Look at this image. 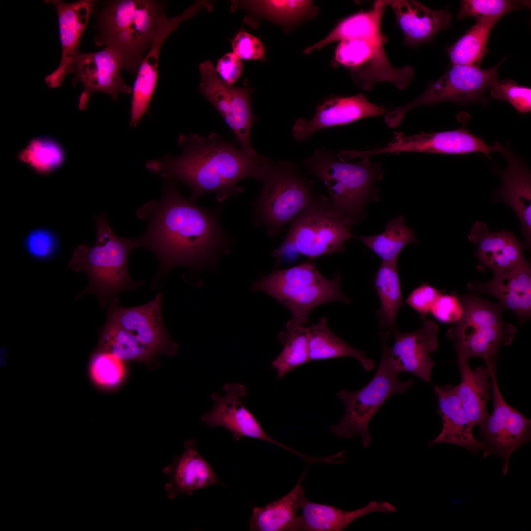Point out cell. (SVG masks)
Returning a JSON list of instances; mask_svg holds the SVG:
<instances>
[{"instance_id": "29", "label": "cell", "mask_w": 531, "mask_h": 531, "mask_svg": "<svg viewBox=\"0 0 531 531\" xmlns=\"http://www.w3.org/2000/svg\"><path fill=\"white\" fill-rule=\"evenodd\" d=\"M387 2L395 13L407 45L431 42L439 31L450 25L451 16L447 10L432 9L412 0H387Z\"/></svg>"}, {"instance_id": "13", "label": "cell", "mask_w": 531, "mask_h": 531, "mask_svg": "<svg viewBox=\"0 0 531 531\" xmlns=\"http://www.w3.org/2000/svg\"><path fill=\"white\" fill-rule=\"evenodd\" d=\"M381 24L371 28L361 37L340 41L335 59L351 68L354 82L362 89L370 90L377 82L387 81L396 85L403 71L392 66L385 52Z\"/></svg>"}, {"instance_id": "10", "label": "cell", "mask_w": 531, "mask_h": 531, "mask_svg": "<svg viewBox=\"0 0 531 531\" xmlns=\"http://www.w3.org/2000/svg\"><path fill=\"white\" fill-rule=\"evenodd\" d=\"M329 204L328 198L290 224L284 240L272 252L278 262L291 252L316 258L344 251L345 243L354 236L349 226L331 213Z\"/></svg>"}, {"instance_id": "30", "label": "cell", "mask_w": 531, "mask_h": 531, "mask_svg": "<svg viewBox=\"0 0 531 531\" xmlns=\"http://www.w3.org/2000/svg\"><path fill=\"white\" fill-rule=\"evenodd\" d=\"M457 364L461 381L456 386V391L467 416L472 428L484 421L489 416L487 403L490 399V372L488 366L472 370L468 359L457 354Z\"/></svg>"}, {"instance_id": "31", "label": "cell", "mask_w": 531, "mask_h": 531, "mask_svg": "<svg viewBox=\"0 0 531 531\" xmlns=\"http://www.w3.org/2000/svg\"><path fill=\"white\" fill-rule=\"evenodd\" d=\"M306 469L295 486L283 497L264 507H254L249 521L251 531H292L298 517L305 490Z\"/></svg>"}, {"instance_id": "16", "label": "cell", "mask_w": 531, "mask_h": 531, "mask_svg": "<svg viewBox=\"0 0 531 531\" xmlns=\"http://www.w3.org/2000/svg\"><path fill=\"white\" fill-rule=\"evenodd\" d=\"M394 135L393 139L386 146L365 151H355V157L369 158L384 153L413 152L448 154L480 152L489 157L493 152H501L502 147L498 142L488 145L482 138L464 128L411 136H406L402 132Z\"/></svg>"}, {"instance_id": "18", "label": "cell", "mask_w": 531, "mask_h": 531, "mask_svg": "<svg viewBox=\"0 0 531 531\" xmlns=\"http://www.w3.org/2000/svg\"><path fill=\"white\" fill-rule=\"evenodd\" d=\"M123 69L121 59L109 48L96 52H81L75 61V76L72 80L74 86L80 83L84 88L78 99L79 109L85 110L91 94L95 92L106 93L113 101L121 93H132V88L122 77Z\"/></svg>"}, {"instance_id": "19", "label": "cell", "mask_w": 531, "mask_h": 531, "mask_svg": "<svg viewBox=\"0 0 531 531\" xmlns=\"http://www.w3.org/2000/svg\"><path fill=\"white\" fill-rule=\"evenodd\" d=\"M163 294L159 292L151 301L137 306L122 307L119 302L109 304L107 319L131 333L138 341L157 354L172 357L178 345L170 337L163 322Z\"/></svg>"}, {"instance_id": "35", "label": "cell", "mask_w": 531, "mask_h": 531, "mask_svg": "<svg viewBox=\"0 0 531 531\" xmlns=\"http://www.w3.org/2000/svg\"><path fill=\"white\" fill-rule=\"evenodd\" d=\"M278 340L283 349L271 362L281 379L287 373L310 362L308 327L290 320L285 329L279 332Z\"/></svg>"}, {"instance_id": "8", "label": "cell", "mask_w": 531, "mask_h": 531, "mask_svg": "<svg viewBox=\"0 0 531 531\" xmlns=\"http://www.w3.org/2000/svg\"><path fill=\"white\" fill-rule=\"evenodd\" d=\"M461 301L463 316L449 329L447 337L454 341L457 354L496 365L500 348L512 344L516 327L502 321L504 309L499 304L473 295L465 296Z\"/></svg>"}, {"instance_id": "3", "label": "cell", "mask_w": 531, "mask_h": 531, "mask_svg": "<svg viewBox=\"0 0 531 531\" xmlns=\"http://www.w3.org/2000/svg\"><path fill=\"white\" fill-rule=\"evenodd\" d=\"M97 13V46L114 51L124 69L136 74L166 17L163 2L156 0H113L102 2Z\"/></svg>"}, {"instance_id": "7", "label": "cell", "mask_w": 531, "mask_h": 531, "mask_svg": "<svg viewBox=\"0 0 531 531\" xmlns=\"http://www.w3.org/2000/svg\"><path fill=\"white\" fill-rule=\"evenodd\" d=\"M340 276L324 277L315 264L306 262L291 268L277 270L255 281L253 291H262L286 307L291 319L305 325L310 312L317 307L332 301L350 302L342 293Z\"/></svg>"}, {"instance_id": "14", "label": "cell", "mask_w": 531, "mask_h": 531, "mask_svg": "<svg viewBox=\"0 0 531 531\" xmlns=\"http://www.w3.org/2000/svg\"><path fill=\"white\" fill-rule=\"evenodd\" d=\"M490 372L493 409L492 413L479 424V434L487 444L486 457L491 454L503 461L502 472L506 475L511 455L530 442L531 420L504 400L499 390L496 365H486Z\"/></svg>"}, {"instance_id": "21", "label": "cell", "mask_w": 531, "mask_h": 531, "mask_svg": "<svg viewBox=\"0 0 531 531\" xmlns=\"http://www.w3.org/2000/svg\"><path fill=\"white\" fill-rule=\"evenodd\" d=\"M201 10L196 3L180 15L163 21L148 52L142 61L132 88L130 125L137 126L143 116L148 112L154 94L158 78L159 57L161 48L166 38L184 21L194 17Z\"/></svg>"}, {"instance_id": "25", "label": "cell", "mask_w": 531, "mask_h": 531, "mask_svg": "<svg viewBox=\"0 0 531 531\" xmlns=\"http://www.w3.org/2000/svg\"><path fill=\"white\" fill-rule=\"evenodd\" d=\"M162 472L169 477L165 490L171 500L214 485H223L211 465L198 452L194 439L185 442L182 452L175 456Z\"/></svg>"}, {"instance_id": "6", "label": "cell", "mask_w": 531, "mask_h": 531, "mask_svg": "<svg viewBox=\"0 0 531 531\" xmlns=\"http://www.w3.org/2000/svg\"><path fill=\"white\" fill-rule=\"evenodd\" d=\"M262 187L251 204L255 226H264L274 238L287 224L328 198L315 191L312 181L289 161L273 162L262 179Z\"/></svg>"}, {"instance_id": "17", "label": "cell", "mask_w": 531, "mask_h": 531, "mask_svg": "<svg viewBox=\"0 0 531 531\" xmlns=\"http://www.w3.org/2000/svg\"><path fill=\"white\" fill-rule=\"evenodd\" d=\"M223 390L225 392L223 396L217 393L211 395L214 407L201 417V420L207 426L226 429L232 434L236 441L244 437L256 439L277 445L303 460L306 459V455L280 442L264 431L242 402L243 398L248 393L245 385L227 383L223 387Z\"/></svg>"}, {"instance_id": "38", "label": "cell", "mask_w": 531, "mask_h": 531, "mask_svg": "<svg viewBox=\"0 0 531 531\" xmlns=\"http://www.w3.org/2000/svg\"><path fill=\"white\" fill-rule=\"evenodd\" d=\"M387 0L376 1L370 10L356 13L341 21L324 39L304 50L308 54L335 41L359 38L375 23L381 21Z\"/></svg>"}, {"instance_id": "46", "label": "cell", "mask_w": 531, "mask_h": 531, "mask_svg": "<svg viewBox=\"0 0 531 531\" xmlns=\"http://www.w3.org/2000/svg\"><path fill=\"white\" fill-rule=\"evenodd\" d=\"M233 52L241 59L255 60L262 59L265 49L256 36L244 31L236 34L232 42Z\"/></svg>"}, {"instance_id": "12", "label": "cell", "mask_w": 531, "mask_h": 531, "mask_svg": "<svg viewBox=\"0 0 531 531\" xmlns=\"http://www.w3.org/2000/svg\"><path fill=\"white\" fill-rule=\"evenodd\" d=\"M199 90L218 111L234 133L241 149L251 155L258 153L250 142V132L256 119L251 106L250 87H237L224 82L210 60L199 65Z\"/></svg>"}, {"instance_id": "4", "label": "cell", "mask_w": 531, "mask_h": 531, "mask_svg": "<svg viewBox=\"0 0 531 531\" xmlns=\"http://www.w3.org/2000/svg\"><path fill=\"white\" fill-rule=\"evenodd\" d=\"M96 226L95 245H79L74 251L69 266L74 271H83L89 283L84 293L95 295L101 307L119 302L121 292L133 290L144 284L133 280L129 273L130 252L137 248L134 238L118 237L110 226L106 213L94 217Z\"/></svg>"}, {"instance_id": "5", "label": "cell", "mask_w": 531, "mask_h": 531, "mask_svg": "<svg viewBox=\"0 0 531 531\" xmlns=\"http://www.w3.org/2000/svg\"><path fill=\"white\" fill-rule=\"evenodd\" d=\"M304 165L326 186L330 195L329 210L334 216L349 227L363 218L366 204L376 197V183L382 177L378 164L369 158L358 162L341 160L321 148L316 149Z\"/></svg>"}, {"instance_id": "40", "label": "cell", "mask_w": 531, "mask_h": 531, "mask_svg": "<svg viewBox=\"0 0 531 531\" xmlns=\"http://www.w3.org/2000/svg\"><path fill=\"white\" fill-rule=\"evenodd\" d=\"M65 157L64 149L57 141L48 137H38L29 142L19 153L17 159L36 173L46 174L60 167Z\"/></svg>"}, {"instance_id": "44", "label": "cell", "mask_w": 531, "mask_h": 531, "mask_svg": "<svg viewBox=\"0 0 531 531\" xmlns=\"http://www.w3.org/2000/svg\"><path fill=\"white\" fill-rule=\"evenodd\" d=\"M25 245L31 256L38 259L45 260L56 253L58 247V242L53 232L46 229L39 228L31 231L27 235Z\"/></svg>"}, {"instance_id": "32", "label": "cell", "mask_w": 531, "mask_h": 531, "mask_svg": "<svg viewBox=\"0 0 531 531\" xmlns=\"http://www.w3.org/2000/svg\"><path fill=\"white\" fill-rule=\"evenodd\" d=\"M307 327L310 361L352 357L366 371L374 368V361L367 357L365 353L349 345L332 331L327 325L326 316Z\"/></svg>"}, {"instance_id": "43", "label": "cell", "mask_w": 531, "mask_h": 531, "mask_svg": "<svg viewBox=\"0 0 531 531\" xmlns=\"http://www.w3.org/2000/svg\"><path fill=\"white\" fill-rule=\"evenodd\" d=\"M492 98L502 100L510 103L521 113L531 110V88L518 85L515 81L506 79L496 80L490 86Z\"/></svg>"}, {"instance_id": "23", "label": "cell", "mask_w": 531, "mask_h": 531, "mask_svg": "<svg viewBox=\"0 0 531 531\" xmlns=\"http://www.w3.org/2000/svg\"><path fill=\"white\" fill-rule=\"evenodd\" d=\"M508 165L505 169L497 170L502 185L493 196L494 201H501L516 213L521 224L524 237L523 248L531 245V175L527 165L512 151L502 146L501 152Z\"/></svg>"}, {"instance_id": "33", "label": "cell", "mask_w": 531, "mask_h": 531, "mask_svg": "<svg viewBox=\"0 0 531 531\" xmlns=\"http://www.w3.org/2000/svg\"><path fill=\"white\" fill-rule=\"evenodd\" d=\"M99 349L124 361H133L150 365L158 354L138 341L131 333L117 324L106 319L100 333Z\"/></svg>"}, {"instance_id": "42", "label": "cell", "mask_w": 531, "mask_h": 531, "mask_svg": "<svg viewBox=\"0 0 531 531\" xmlns=\"http://www.w3.org/2000/svg\"><path fill=\"white\" fill-rule=\"evenodd\" d=\"M90 372L93 380L97 384L103 387H112L118 384L124 378V361L99 349L91 359Z\"/></svg>"}, {"instance_id": "45", "label": "cell", "mask_w": 531, "mask_h": 531, "mask_svg": "<svg viewBox=\"0 0 531 531\" xmlns=\"http://www.w3.org/2000/svg\"><path fill=\"white\" fill-rule=\"evenodd\" d=\"M430 312L438 321L445 323H456L462 318L464 308L461 300L453 295H441Z\"/></svg>"}, {"instance_id": "34", "label": "cell", "mask_w": 531, "mask_h": 531, "mask_svg": "<svg viewBox=\"0 0 531 531\" xmlns=\"http://www.w3.org/2000/svg\"><path fill=\"white\" fill-rule=\"evenodd\" d=\"M374 285L381 303L377 311L380 326L386 331L396 326V316L403 304L397 261H382Z\"/></svg>"}, {"instance_id": "39", "label": "cell", "mask_w": 531, "mask_h": 531, "mask_svg": "<svg viewBox=\"0 0 531 531\" xmlns=\"http://www.w3.org/2000/svg\"><path fill=\"white\" fill-rule=\"evenodd\" d=\"M231 10H246L278 23L299 19L313 8L312 1L304 0H233Z\"/></svg>"}, {"instance_id": "37", "label": "cell", "mask_w": 531, "mask_h": 531, "mask_svg": "<svg viewBox=\"0 0 531 531\" xmlns=\"http://www.w3.org/2000/svg\"><path fill=\"white\" fill-rule=\"evenodd\" d=\"M354 237L361 241L384 261H397L399 254L406 245L417 242L413 230L405 225L402 216L390 220L385 230L380 234Z\"/></svg>"}, {"instance_id": "1", "label": "cell", "mask_w": 531, "mask_h": 531, "mask_svg": "<svg viewBox=\"0 0 531 531\" xmlns=\"http://www.w3.org/2000/svg\"><path fill=\"white\" fill-rule=\"evenodd\" d=\"M162 178L161 199L145 203L136 212L147 223L144 233L134 238L137 248L151 251L159 263L152 289L176 267L196 272L215 269L219 258L228 254L236 241L221 223L222 206L202 207L181 193L177 181Z\"/></svg>"}, {"instance_id": "47", "label": "cell", "mask_w": 531, "mask_h": 531, "mask_svg": "<svg viewBox=\"0 0 531 531\" xmlns=\"http://www.w3.org/2000/svg\"><path fill=\"white\" fill-rule=\"evenodd\" d=\"M441 293L428 283L421 284L410 293L405 303L416 311L422 319L426 316Z\"/></svg>"}, {"instance_id": "2", "label": "cell", "mask_w": 531, "mask_h": 531, "mask_svg": "<svg viewBox=\"0 0 531 531\" xmlns=\"http://www.w3.org/2000/svg\"><path fill=\"white\" fill-rule=\"evenodd\" d=\"M178 144L180 156L149 160L146 167L187 185L194 203L207 193H215L219 203L243 193L239 182L249 177L261 181L272 162L259 154H248L215 133L207 137L181 134Z\"/></svg>"}, {"instance_id": "36", "label": "cell", "mask_w": 531, "mask_h": 531, "mask_svg": "<svg viewBox=\"0 0 531 531\" xmlns=\"http://www.w3.org/2000/svg\"><path fill=\"white\" fill-rule=\"evenodd\" d=\"M500 19L498 17L476 19V23L447 49L452 65L479 67L487 51L490 32Z\"/></svg>"}, {"instance_id": "26", "label": "cell", "mask_w": 531, "mask_h": 531, "mask_svg": "<svg viewBox=\"0 0 531 531\" xmlns=\"http://www.w3.org/2000/svg\"><path fill=\"white\" fill-rule=\"evenodd\" d=\"M434 392L438 400L437 413L441 415L442 427L438 435L429 442V447L448 443L467 449L472 453L487 450V444L478 441L472 433V427L458 396L456 387L451 384L434 386Z\"/></svg>"}, {"instance_id": "20", "label": "cell", "mask_w": 531, "mask_h": 531, "mask_svg": "<svg viewBox=\"0 0 531 531\" xmlns=\"http://www.w3.org/2000/svg\"><path fill=\"white\" fill-rule=\"evenodd\" d=\"M53 4L57 11L62 48L59 67L45 78L51 88L59 87L66 76L74 72V63L81 53L79 45L82 36L96 3L93 0H80L68 3L60 0H45Z\"/></svg>"}, {"instance_id": "48", "label": "cell", "mask_w": 531, "mask_h": 531, "mask_svg": "<svg viewBox=\"0 0 531 531\" xmlns=\"http://www.w3.org/2000/svg\"><path fill=\"white\" fill-rule=\"evenodd\" d=\"M215 69L224 82L232 85L240 78L243 71V63L235 53L229 52L218 60Z\"/></svg>"}, {"instance_id": "11", "label": "cell", "mask_w": 531, "mask_h": 531, "mask_svg": "<svg viewBox=\"0 0 531 531\" xmlns=\"http://www.w3.org/2000/svg\"><path fill=\"white\" fill-rule=\"evenodd\" d=\"M501 63L486 70L474 66L453 65L419 97L387 113L385 118L386 124L390 127H397L409 110L419 106L444 101L458 103L484 101L486 90L497 80Z\"/></svg>"}, {"instance_id": "22", "label": "cell", "mask_w": 531, "mask_h": 531, "mask_svg": "<svg viewBox=\"0 0 531 531\" xmlns=\"http://www.w3.org/2000/svg\"><path fill=\"white\" fill-rule=\"evenodd\" d=\"M385 112V108L370 102L363 94L334 97L320 104L311 119H297L292 132L296 140L303 141L321 129L348 124L365 118L380 116Z\"/></svg>"}, {"instance_id": "24", "label": "cell", "mask_w": 531, "mask_h": 531, "mask_svg": "<svg viewBox=\"0 0 531 531\" xmlns=\"http://www.w3.org/2000/svg\"><path fill=\"white\" fill-rule=\"evenodd\" d=\"M467 238L477 245L474 255L481 269H489L494 273L515 269L528 262L524 256L522 244L510 232H491L486 223L477 221Z\"/></svg>"}, {"instance_id": "28", "label": "cell", "mask_w": 531, "mask_h": 531, "mask_svg": "<svg viewBox=\"0 0 531 531\" xmlns=\"http://www.w3.org/2000/svg\"><path fill=\"white\" fill-rule=\"evenodd\" d=\"M292 531H342L355 520L374 512L393 513L396 507L387 502L372 501L354 510L313 502L305 497Z\"/></svg>"}, {"instance_id": "15", "label": "cell", "mask_w": 531, "mask_h": 531, "mask_svg": "<svg viewBox=\"0 0 531 531\" xmlns=\"http://www.w3.org/2000/svg\"><path fill=\"white\" fill-rule=\"evenodd\" d=\"M438 326L433 321L425 319L422 326L410 332H403L396 326L384 332L392 339L389 345L380 337L382 345L380 361L399 374L408 372L432 384L431 374L435 362L430 354L439 347Z\"/></svg>"}, {"instance_id": "41", "label": "cell", "mask_w": 531, "mask_h": 531, "mask_svg": "<svg viewBox=\"0 0 531 531\" xmlns=\"http://www.w3.org/2000/svg\"><path fill=\"white\" fill-rule=\"evenodd\" d=\"M527 6H530L529 1L463 0L461 1V6L457 17L459 19L469 17L476 19L491 17L501 18L510 11L518 10Z\"/></svg>"}, {"instance_id": "27", "label": "cell", "mask_w": 531, "mask_h": 531, "mask_svg": "<svg viewBox=\"0 0 531 531\" xmlns=\"http://www.w3.org/2000/svg\"><path fill=\"white\" fill-rule=\"evenodd\" d=\"M485 283L473 282L468 288L496 297L499 304L512 311L521 323L529 319L531 313V270L529 262L515 269L494 273Z\"/></svg>"}, {"instance_id": "9", "label": "cell", "mask_w": 531, "mask_h": 531, "mask_svg": "<svg viewBox=\"0 0 531 531\" xmlns=\"http://www.w3.org/2000/svg\"><path fill=\"white\" fill-rule=\"evenodd\" d=\"M398 376L380 361L374 376L364 387L355 392L340 391L337 396L344 405L345 413L339 422L331 427V431L340 438L359 435L363 447L368 448L371 442L368 424L373 416L391 396L404 394L414 384L412 379L401 381Z\"/></svg>"}]
</instances>
